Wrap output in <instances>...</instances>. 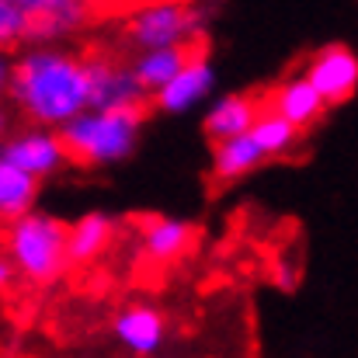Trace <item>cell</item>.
<instances>
[{
    "instance_id": "1",
    "label": "cell",
    "mask_w": 358,
    "mask_h": 358,
    "mask_svg": "<svg viewBox=\"0 0 358 358\" xmlns=\"http://www.w3.org/2000/svg\"><path fill=\"white\" fill-rule=\"evenodd\" d=\"M7 98L31 125L59 132L87 112V59L59 45H28L14 59Z\"/></svg>"
},
{
    "instance_id": "2",
    "label": "cell",
    "mask_w": 358,
    "mask_h": 358,
    "mask_svg": "<svg viewBox=\"0 0 358 358\" xmlns=\"http://www.w3.org/2000/svg\"><path fill=\"white\" fill-rule=\"evenodd\" d=\"M143 108H122V112H84L59 129L66 160L80 167H115L129 160L139 146L143 132Z\"/></svg>"
},
{
    "instance_id": "3",
    "label": "cell",
    "mask_w": 358,
    "mask_h": 358,
    "mask_svg": "<svg viewBox=\"0 0 358 358\" xmlns=\"http://www.w3.org/2000/svg\"><path fill=\"white\" fill-rule=\"evenodd\" d=\"M3 257L10 261L14 275L28 282H56L70 257H66V223L52 213H28L3 234Z\"/></svg>"
},
{
    "instance_id": "4",
    "label": "cell",
    "mask_w": 358,
    "mask_h": 358,
    "mask_svg": "<svg viewBox=\"0 0 358 358\" xmlns=\"http://www.w3.org/2000/svg\"><path fill=\"white\" fill-rule=\"evenodd\" d=\"M202 17L195 7L188 3H174V0H157V3H143L129 14V42L139 52H153V49H178L195 42Z\"/></svg>"
},
{
    "instance_id": "5",
    "label": "cell",
    "mask_w": 358,
    "mask_h": 358,
    "mask_svg": "<svg viewBox=\"0 0 358 358\" xmlns=\"http://www.w3.org/2000/svg\"><path fill=\"white\" fill-rule=\"evenodd\" d=\"M303 77L327 108L345 105L358 94V52L348 42H327L306 59Z\"/></svg>"
},
{
    "instance_id": "6",
    "label": "cell",
    "mask_w": 358,
    "mask_h": 358,
    "mask_svg": "<svg viewBox=\"0 0 358 358\" xmlns=\"http://www.w3.org/2000/svg\"><path fill=\"white\" fill-rule=\"evenodd\" d=\"M0 157H3L10 167H17L21 174H28L31 181L52 178V174H59V167L66 164V150H63L59 132L38 129V125H28V129H21V132H10V136L0 143Z\"/></svg>"
},
{
    "instance_id": "7",
    "label": "cell",
    "mask_w": 358,
    "mask_h": 358,
    "mask_svg": "<svg viewBox=\"0 0 358 358\" xmlns=\"http://www.w3.org/2000/svg\"><path fill=\"white\" fill-rule=\"evenodd\" d=\"M213 91H216V66L202 49H195L192 59L153 94V105L164 115H185V112L199 108L202 101H209Z\"/></svg>"
},
{
    "instance_id": "8",
    "label": "cell",
    "mask_w": 358,
    "mask_h": 358,
    "mask_svg": "<svg viewBox=\"0 0 358 358\" xmlns=\"http://www.w3.org/2000/svg\"><path fill=\"white\" fill-rule=\"evenodd\" d=\"M143 98L146 94L136 84L129 66H119L115 59H105V56L87 59V108L91 112L143 108Z\"/></svg>"
},
{
    "instance_id": "9",
    "label": "cell",
    "mask_w": 358,
    "mask_h": 358,
    "mask_svg": "<svg viewBox=\"0 0 358 358\" xmlns=\"http://www.w3.org/2000/svg\"><path fill=\"white\" fill-rule=\"evenodd\" d=\"M28 3V45H56L80 24H87L91 7L77 0H24Z\"/></svg>"
},
{
    "instance_id": "10",
    "label": "cell",
    "mask_w": 358,
    "mask_h": 358,
    "mask_svg": "<svg viewBox=\"0 0 358 358\" xmlns=\"http://www.w3.org/2000/svg\"><path fill=\"white\" fill-rule=\"evenodd\" d=\"M271 115H278L282 122H289L292 129H310V125H317V122L324 119V112H327V105L320 101V94L310 87V80L303 77V73H296V77H285L271 94H268V105H264Z\"/></svg>"
},
{
    "instance_id": "11",
    "label": "cell",
    "mask_w": 358,
    "mask_h": 358,
    "mask_svg": "<svg viewBox=\"0 0 358 358\" xmlns=\"http://www.w3.org/2000/svg\"><path fill=\"white\" fill-rule=\"evenodd\" d=\"M112 331H115L119 345H125L132 355H153V352L164 345L167 324H164L160 310H153V306H146V303H136V306L119 310Z\"/></svg>"
},
{
    "instance_id": "12",
    "label": "cell",
    "mask_w": 358,
    "mask_h": 358,
    "mask_svg": "<svg viewBox=\"0 0 358 358\" xmlns=\"http://www.w3.org/2000/svg\"><path fill=\"white\" fill-rule=\"evenodd\" d=\"M261 101L254 94H227L220 101L209 105L206 119H202V129L213 143H227V139H237V136H247L254 119L261 115Z\"/></svg>"
},
{
    "instance_id": "13",
    "label": "cell",
    "mask_w": 358,
    "mask_h": 358,
    "mask_svg": "<svg viewBox=\"0 0 358 358\" xmlns=\"http://www.w3.org/2000/svg\"><path fill=\"white\" fill-rule=\"evenodd\" d=\"M115 240V223L105 213H87L73 227H66V257L70 264L98 261Z\"/></svg>"
},
{
    "instance_id": "14",
    "label": "cell",
    "mask_w": 358,
    "mask_h": 358,
    "mask_svg": "<svg viewBox=\"0 0 358 358\" xmlns=\"http://www.w3.org/2000/svg\"><path fill=\"white\" fill-rule=\"evenodd\" d=\"M192 227L185 223V220H171V216H150L146 223H143V250H146V257H153V261H160V264H171V261H178L188 247H192Z\"/></svg>"
},
{
    "instance_id": "15",
    "label": "cell",
    "mask_w": 358,
    "mask_h": 358,
    "mask_svg": "<svg viewBox=\"0 0 358 358\" xmlns=\"http://www.w3.org/2000/svg\"><path fill=\"white\" fill-rule=\"evenodd\" d=\"M199 42H188V45H178V49H153V52H139L136 63L129 66L136 84L143 87V94H157L195 52Z\"/></svg>"
},
{
    "instance_id": "16",
    "label": "cell",
    "mask_w": 358,
    "mask_h": 358,
    "mask_svg": "<svg viewBox=\"0 0 358 358\" xmlns=\"http://www.w3.org/2000/svg\"><path fill=\"white\" fill-rule=\"evenodd\" d=\"M35 202H38V181H31L0 157V223L3 227L17 223L21 216L35 213Z\"/></svg>"
},
{
    "instance_id": "17",
    "label": "cell",
    "mask_w": 358,
    "mask_h": 358,
    "mask_svg": "<svg viewBox=\"0 0 358 358\" xmlns=\"http://www.w3.org/2000/svg\"><path fill=\"white\" fill-rule=\"evenodd\" d=\"M261 164H264V153L257 150V143L250 136H237V139H227V143H213V174H216V181L247 178Z\"/></svg>"
},
{
    "instance_id": "18",
    "label": "cell",
    "mask_w": 358,
    "mask_h": 358,
    "mask_svg": "<svg viewBox=\"0 0 358 358\" xmlns=\"http://www.w3.org/2000/svg\"><path fill=\"white\" fill-rule=\"evenodd\" d=\"M247 136L257 143V150L264 153V160H268V157H285V153H292L296 143H299V129H292L289 122L271 115L268 108H261V115L254 119Z\"/></svg>"
},
{
    "instance_id": "19",
    "label": "cell",
    "mask_w": 358,
    "mask_h": 358,
    "mask_svg": "<svg viewBox=\"0 0 358 358\" xmlns=\"http://www.w3.org/2000/svg\"><path fill=\"white\" fill-rule=\"evenodd\" d=\"M28 38V3L24 0H0V49L17 45Z\"/></svg>"
},
{
    "instance_id": "20",
    "label": "cell",
    "mask_w": 358,
    "mask_h": 358,
    "mask_svg": "<svg viewBox=\"0 0 358 358\" xmlns=\"http://www.w3.org/2000/svg\"><path fill=\"white\" fill-rule=\"evenodd\" d=\"M10 70H14V59L0 49V101H3V94H7V87H10Z\"/></svg>"
},
{
    "instance_id": "21",
    "label": "cell",
    "mask_w": 358,
    "mask_h": 358,
    "mask_svg": "<svg viewBox=\"0 0 358 358\" xmlns=\"http://www.w3.org/2000/svg\"><path fill=\"white\" fill-rule=\"evenodd\" d=\"M10 282H14V268H10V261H7V257L0 254V292H3V289H7Z\"/></svg>"
},
{
    "instance_id": "22",
    "label": "cell",
    "mask_w": 358,
    "mask_h": 358,
    "mask_svg": "<svg viewBox=\"0 0 358 358\" xmlns=\"http://www.w3.org/2000/svg\"><path fill=\"white\" fill-rule=\"evenodd\" d=\"M10 136V112H7V105L0 101V143Z\"/></svg>"
}]
</instances>
